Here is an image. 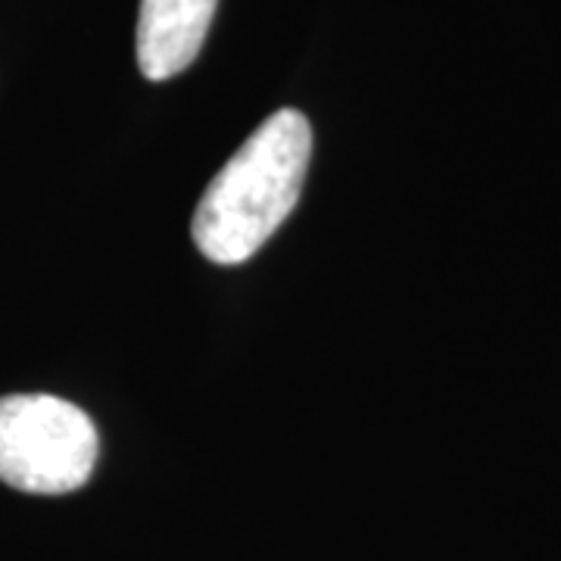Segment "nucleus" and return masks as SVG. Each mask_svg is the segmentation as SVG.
Segmentation results:
<instances>
[{
  "mask_svg": "<svg viewBox=\"0 0 561 561\" xmlns=\"http://www.w3.org/2000/svg\"><path fill=\"white\" fill-rule=\"evenodd\" d=\"M101 440L79 405L47 393L0 397V481L35 496H62L91 481Z\"/></svg>",
  "mask_w": 561,
  "mask_h": 561,
  "instance_id": "nucleus-2",
  "label": "nucleus"
},
{
  "mask_svg": "<svg viewBox=\"0 0 561 561\" xmlns=\"http://www.w3.org/2000/svg\"><path fill=\"white\" fill-rule=\"evenodd\" d=\"M219 0H140L138 69L147 81H169L197 60Z\"/></svg>",
  "mask_w": 561,
  "mask_h": 561,
  "instance_id": "nucleus-3",
  "label": "nucleus"
},
{
  "mask_svg": "<svg viewBox=\"0 0 561 561\" xmlns=\"http://www.w3.org/2000/svg\"><path fill=\"white\" fill-rule=\"evenodd\" d=\"M312 160V125L300 110H278L243 140L209 181L191 234L216 265L256 256L300 201Z\"/></svg>",
  "mask_w": 561,
  "mask_h": 561,
  "instance_id": "nucleus-1",
  "label": "nucleus"
}]
</instances>
